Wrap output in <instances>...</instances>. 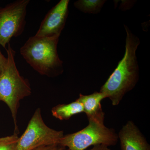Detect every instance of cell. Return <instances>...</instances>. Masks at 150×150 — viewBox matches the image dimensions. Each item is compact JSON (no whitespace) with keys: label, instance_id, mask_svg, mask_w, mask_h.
Returning a JSON list of instances; mask_svg holds the SVG:
<instances>
[{"label":"cell","instance_id":"10","mask_svg":"<svg viewBox=\"0 0 150 150\" xmlns=\"http://www.w3.org/2000/svg\"><path fill=\"white\" fill-rule=\"evenodd\" d=\"M52 115L60 120H67L76 114L84 112L82 104L78 100L69 104H59L51 110Z\"/></svg>","mask_w":150,"mask_h":150},{"label":"cell","instance_id":"12","mask_svg":"<svg viewBox=\"0 0 150 150\" xmlns=\"http://www.w3.org/2000/svg\"><path fill=\"white\" fill-rule=\"evenodd\" d=\"M18 134L0 138V150H18Z\"/></svg>","mask_w":150,"mask_h":150},{"label":"cell","instance_id":"15","mask_svg":"<svg viewBox=\"0 0 150 150\" xmlns=\"http://www.w3.org/2000/svg\"><path fill=\"white\" fill-rule=\"evenodd\" d=\"M86 150H111L107 146L103 145H98L93 146L90 149Z\"/></svg>","mask_w":150,"mask_h":150},{"label":"cell","instance_id":"2","mask_svg":"<svg viewBox=\"0 0 150 150\" xmlns=\"http://www.w3.org/2000/svg\"><path fill=\"white\" fill-rule=\"evenodd\" d=\"M59 38L31 36L21 48L20 54L40 74L49 77L59 76L64 71L63 62L57 51Z\"/></svg>","mask_w":150,"mask_h":150},{"label":"cell","instance_id":"7","mask_svg":"<svg viewBox=\"0 0 150 150\" xmlns=\"http://www.w3.org/2000/svg\"><path fill=\"white\" fill-rule=\"evenodd\" d=\"M69 1L61 0L48 11L35 35L39 37H60L69 14Z\"/></svg>","mask_w":150,"mask_h":150},{"label":"cell","instance_id":"4","mask_svg":"<svg viewBox=\"0 0 150 150\" xmlns=\"http://www.w3.org/2000/svg\"><path fill=\"white\" fill-rule=\"evenodd\" d=\"M104 118L105 114L89 118L87 126L78 132L64 135L59 146L69 150H86L98 145L115 146L118 142V134L114 129L104 125Z\"/></svg>","mask_w":150,"mask_h":150},{"label":"cell","instance_id":"11","mask_svg":"<svg viewBox=\"0 0 150 150\" xmlns=\"http://www.w3.org/2000/svg\"><path fill=\"white\" fill-rule=\"evenodd\" d=\"M106 1L105 0H79L74 3L77 9L86 13H99Z\"/></svg>","mask_w":150,"mask_h":150},{"label":"cell","instance_id":"3","mask_svg":"<svg viewBox=\"0 0 150 150\" xmlns=\"http://www.w3.org/2000/svg\"><path fill=\"white\" fill-rule=\"evenodd\" d=\"M6 48L7 62L0 73V101L8 106L14 124V133L18 134L17 115L20 102L31 94V88L27 79L22 76L17 68L16 51L10 44Z\"/></svg>","mask_w":150,"mask_h":150},{"label":"cell","instance_id":"8","mask_svg":"<svg viewBox=\"0 0 150 150\" xmlns=\"http://www.w3.org/2000/svg\"><path fill=\"white\" fill-rule=\"evenodd\" d=\"M118 136L121 150H150L146 138L133 121L123 126Z\"/></svg>","mask_w":150,"mask_h":150},{"label":"cell","instance_id":"1","mask_svg":"<svg viewBox=\"0 0 150 150\" xmlns=\"http://www.w3.org/2000/svg\"><path fill=\"white\" fill-rule=\"evenodd\" d=\"M126 33L123 58L104 84L100 92L109 98L112 105L119 104L123 97L135 87L139 79V67L136 52L140 39L124 25Z\"/></svg>","mask_w":150,"mask_h":150},{"label":"cell","instance_id":"6","mask_svg":"<svg viewBox=\"0 0 150 150\" xmlns=\"http://www.w3.org/2000/svg\"><path fill=\"white\" fill-rule=\"evenodd\" d=\"M29 2V0H17L0 7V46L6 49L13 38L24 31Z\"/></svg>","mask_w":150,"mask_h":150},{"label":"cell","instance_id":"9","mask_svg":"<svg viewBox=\"0 0 150 150\" xmlns=\"http://www.w3.org/2000/svg\"><path fill=\"white\" fill-rule=\"evenodd\" d=\"M106 98L105 96L100 92H95L91 94L84 95L80 94L77 100L82 104L84 112L88 119L105 114L103 111L101 103Z\"/></svg>","mask_w":150,"mask_h":150},{"label":"cell","instance_id":"5","mask_svg":"<svg viewBox=\"0 0 150 150\" xmlns=\"http://www.w3.org/2000/svg\"><path fill=\"white\" fill-rule=\"evenodd\" d=\"M64 136L63 131H56L46 125L42 118L41 109L38 108L25 131L19 137L18 150H32L44 146L59 145Z\"/></svg>","mask_w":150,"mask_h":150},{"label":"cell","instance_id":"13","mask_svg":"<svg viewBox=\"0 0 150 150\" xmlns=\"http://www.w3.org/2000/svg\"><path fill=\"white\" fill-rule=\"evenodd\" d=\"M64 149V148L60 146L59 145H53L40 147L32 150H63Z\"/></svg>","mask_w":150,"mask_h":150},{"label":"cell","instance_id":"14","mask_svg":"<svg viewBox=\"0 0 150 150\" xmlns=\"http://www.w3.org/2000/svg\"><path fill=\"white\" fill-rule=\"evenodd\" d=\"M7 58L5 57L4 56L2 53L0 49V73L2 71L4 67L5 66L6 63L7 62Z\"/></svg>","mask_w":150,"mask_h":150}]
</instances>
